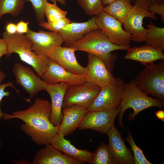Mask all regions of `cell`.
Here are the masks:
<instances>
[{
  "label": "cell",
  "instance_id": "1",
  "mask_svg": "<svg viewBox=\"0 0 164 164\" xmlns=\"http://www.w3.org/2000/svg\"><path fill=\"white\" fill-rule=\"evenodd\" d=\"M51 114V103L37 98L27 109L14 111L12 114L4 113L2 118L5 120L17 118L23 121L21 129L35 143L41 146L50 144L52 138L57 133L59 127L55 126L50 122Z\"/></svg>",
  "mask_w": 164,
  "mask_h": 164
},
{
  "label": "cell",
  "instance_id": "2",
  "mask_svg": "<svg viewBox=\"0 0 164 164\" xmlns=\"http://www.w3.org/2000/svg\"><path fill=\"white\" fill-rule=\"evenodd\" d=\"M67 46L98 56L103 60L111 72L117 58V55L111 52L119 50H127L130 47V45L119 46L113 44L99 29L87 33L81 38Z\"/></svg>",
  "mask_w": 164,
  "mask_h": 164
},
{
  "label": "cell",
  "instance_id": "3",
  "mask_svg": "<svg viewBox=\"0 0 164 164\" xmlns=\"http://www.w3.org/2000/svg\"><path fill=\"white\" fill-rule=\"evenodd\" d=\"M2 38L8 47L6 57L9 58L13 53L17 54L20 60L31 66L41 78L48 67L50 59L47 56L36 54L33 50L32 41L25 35L17 33L9 34L5 32Z\"/></svg>",
  "mask_w": 164,
  "mask_h": 164
},
{
  "label": "cell",
  "instance_id": "4",
  "mask_svg": "<svg viewBox=\"0 0 164 164\" xmlns=\"http://www.w3.org/2000/svg\"><path fill=\"white\" fill-rule=\"evenodd\" d=\"M164 103L156 98L149 97L147 94L140 90L137 87L134 79L125 84L123 99L118 113L119 126L124 128L122 118L125 112L131 108L133 112L129 113L128 119L130 121L140 112L148 108L157 107L162 108Z\"/></svg>",
  "mask_w": 164,
  "mask_h": 164
},
{
  "label": "cell",
  "instance_id": "5",
  "mask_svg": "<svg viewBox=\"0 0 164 164\" xmlns=\"http://www.w3.org/2000/svg\"><path fill=\"white\" fill-rule=\"evenodd\" d=\"M145 66L134 79L136 86L142 92L164 103V62Z\"/></svg>",
  "mask_w": 164,
  "mask_h": 164
},
{
  "label": "cell",
  "instance_id": "6",
  "mask_svg": "<svg viewBox=\"0 0 164 164\" xmlns=\"http://www.w3.org/2000/svg\"><path fill=\"white\" fill-rule=\"evenodd\" d=\"M125 83L120 78L114 77L101 91L89 111L113 110L120 108L124 94Z\"/></svg>",
  "mask_w": 164,
  "mask_h": 164
},
{
  "label": "cell",
  "instance_id": "7",
  "mask_svg": "<svg viewBox=\"0 0 164 164\" xmlns=\"http://www.w3.org/2000/svg\"><path fill=\"white\" fill-rule=\"evenodd\" d=\"M101 90L100 86L90 82L80 85H69L65 94L62 108L77 104L87 109L93 103Z\"/></svg>",
  "mask_w": 164,
  "mask_h": 164
},
{
  "label": "cell",
  "instance_id": "8",
  "mask_svg": "<svg viewBox=\"0 0 164 164\" xmlns=\"http://www.w3.org/2000/svg\"><path fill=\"white\" fill-rule=\"evenodd\" d=\"M96 16L99 28L112 43L119 46L129 45L131 35L122 28V24L104 11Z\"/></svg>",
  "mask_w": 164,
  "mask_h": 164
},
{
  "label": "cell",
  "instance_id": "9",
  "mask_svg": "<svg viewBox=\"0 0 164 164\" xmlns=\"http://www.w3.org/2000/svg\"><path fill=\"white\" fill-rule=\"evenodd\" d=\"M145 17L158 19L149 10L134 4L122 25L124 30L131 35V41L137 43L145 41L147 29L143 26V21Z\"/></svg>",
  "mask_w": 164,
  "mask_h": 164
},
{
  "label": "cell",
  "instance_id": "10",
  "mask_svg": "<svg viewBox=\"0 0 164 164\" xmlns=\"http://www.w3.org/2000/svg\"><path fill=\"white\" fill-rule=\"evenodd\" d=\"M120 108L113 110L89 111L78 128L81 130L91 129L101 134H107L114 125V122Z\"/></svg>",
  "mask_w": 164,
  "mask_h": 164
},
{
  "label": "cell",
  "instance_id": "11",
  "mask_svg": "<svg viewBox=\"0 0 164 164\" xmlns=\"http://www.w3.org/2000/svg\"><path fill=\"white\" fill-rule=\"evenodd\" d=\"M12 70L15 83L23 88L30 98H34L39 91L45 90L48 85L31 68L19 63L15 64Z\"/></svg>",
  "mask_w": 164,
  "mask_h": 164
},
{
  "label": "cell",
  "instance_id": "12",
  "mask_svg": "<svg viewBox=\"0 0 164 164\" xmlns=\"http://www.w3.org/2000/svg\"><path fill=\"white\" fill-rule=\"evenodd\" d=\"M25 35L32 42V49L39 56H47L56 47L61 46L64 40L57 32L42 30L35 32L29 28Z\"/></svg>",
  "mask_w": 164,
  "mask_h": 164
},
{
  "label": "cell",
  "instance_id": "13",
  "mask_svg": "<svg viewBox=\"0 0 164 164\" xmlns=\"http://www.w3.org/2000/svg\"><path fill=\"white\" fill-rule=\"evenodd\" d=\"M88 63L85 67L84 73L86 82L94 83L101 87L109 83L114 77L99 57L88 54Z\"/></svg>",
  "mask_w": 164,
  "mask_h": 164
},
{
  "label": "cell",
  "instance_id": "14",
  "mask_svg": "<svg viewBox=\"0 0 164 164\" xmlns=\"http://www.w3.org/2000/svg\"><path fill=\"white\" fill-rule=\"evenodd\" d=\"M41 78L48 84L64 82L69 85H77L86 82L84 74L77 75L72 73L50 59L48 67Z\"/></svg>",
  "mask_w": 164,
  "mask_h": 164
},
{
  "label": "cell",
  "instance_id": "15",
  "mask_svg": "<svg viewBox=\"0 0 164 164\" xmlns=\"http://www.w3.org/2000/svg\"><path fill=\"white\" fill-rule=\"evenodd\" d=\"M76 50L69 46H58L47 56L67 71L74 74H84L85 67L78 62L75 54Z\"/></svg>",
  "mask_w": 164,
  "mask_h": 164
},
{
  "label": "cell",
  "instance_id": "16",
  "mask_svg": "<svg viewBox=\"0 0 164 164\" xmlns=\"http://www.w3.org/2000/svg\"><path fill=\"white\" fill-rule=\"evenodd\" d=\"M62 108V118L57 133L65 136L73 133L78 127L88 111L87 109L77 104Z\"/></svg>",
  "mask_w": 164,
  "mask_h": 164
},
{
  "label": "cell",
  "instance_id": "17",
  "mask_svg": "<svg viewBox=\"0 0 164 164\" xmlns=\"http://www.w3.org/2000/svg\"><path fill=\"white\" fill-rule=\"evenodd\" d=\"M107 134L109 140L108 145L117 164H134L130 150L114 125Z\"/></svg>",
  "mask_w": 164,
  "mask_h": 164
},
{
  "label": "cell",
  "instance_id": "18",
  "mask_svg": "<svg viewBox=\"0 0 164 164\" xmlns=\"http://www.w3.org/2000/svg\"><path fill=\"white\" fill-rule=\"evenodd\" d=\"M69 85L68 83L64 82L48 84L45 90L51 98V114L50 120L55 126L59 127L61 122L63 102L66 90Z\"/></svg>",
  "mask_w": 164,
  "mask_h": 164
},
{
  "label": "cell",
  "instance_id": "19",
  "mask_svg": "<svg viewBox=\"0 0 164 164\" xmlns=\"http://www.w3.org/2000/svg\"><path fill=\"white\" fill-rule=\"evenodd\" d=\"M99 28L96 22V16L88 21L81 22H71L57 33L64 40V46H67L81 38L87 33Z\"/></svg>",
  "mask_w": 164,
  "mask_h": 164
},
{
  "label": "cell",
  "instance_id": "20",
  "mask_svg": "<svg viewBox=\"0 0 164 164\" xmlns=\"http://www.w3.org/2000/svg\"><path fill=\"white\" fill-rule=\"evenodd\" d=\"M32 164H82L83 162L63 154L51 144L46 145L36 153Z\"/></svg>",
  "mask_w": 164,
  "mask_h": 164
},
{
  "label": "cell",
  "instance_id": "21",
  "mask_svg": "<svg viewBox=\"0 0 164 164\" xmlns=\"http://www.w3.org/2000/svg\"><path fill=\"white\" fill-rule=\"evenodd\" d=\"M162 49L148 45L139 47H130L125 56L126 59L138 62L144 66L155 61L164 60V53Z\"/></svg>",
  "mask_w": 164,
  "mask_h": 164
},
{
  "label": "cell",
  "instance_id": "22",
  "mask_svg": "<svg viewBox=\"0 0 164 164\" xmlns=\"http://www.w3.org/2000/svg\"><path fill=\"white\" fill-rule=\"evenodd\" d=\"M61 134L57 133L52 138L51 145L67 155L84 163L92 164L93 153L86 150L79 149Z\"/></svg>",
  "mask_w": 164,
  "mask_h": 164
},
{
  "label": "cell",
  "instance_id": "23",
  "mask_svg": "<svg viewBox=\"0 0 164 164\" xmlns=\"http://www.w3.org/2000/svg\"><path fill=\"white\" fill-rule=\"evenodd\" d=\"M132 0H116L104 7L103 11L123 24L132 8Z\"/></svg>",
  "mask_w": 164,
  "mask_h": 164
},
{
  "label": "cell",
  "instance_id": "24",
  "mask_svg": "<svg viewBox=\"0 0 164 164\" xmlns=\"http://www.w3.org/2000/svg\"><path fill=\"white\" fill-rule=\"evenodd\" d=\"M145 42L146 44L164 50V28L157 27L150 21L147 26Z\"/></svg>",
  "mask_w": 164,
  "mask_h": 164
},
{
  "label": "cell",
  "instance_id": "25",
  "mask_svg": "<svg viewBox=\"0 0 164 164\" xmlns=\"http://www.w3.org/2000/svg\"><path fill=\"white\" fill-rule=\"evenodd\" d=\"M25 0H0V19L5 14L18 15L23 9Z\"/></svg>",
  "mask_w": 164,
  "mask_h": 164
},
{
  "label": "cell",
  "instance_id": "26",
  "mask_svg": "<svg viewBox=\"0 0 164 164\" xmlns=\"http://www.w3.org/2000/svg\"><path fill=\"white\" fill-rule=\"evenodd\" d=\"M92 164H117L108 145L103 142L93 153Z\"/></svg>",
  "mask_w": 164,
  "mask_h": 164
},
{
  "label": "cell",
  "instance_id": "27",
  "mask_svg": "<svg viewBox=\"0 0 164 164\" xmlns=\"http://www.w3.org/2000/svg\"><path fill=\"white\" fill-rule=\"evenodd\" d=\"M78 4L87 15L93 16L103 11L102 0H77Z\"/></svg>",
  "mask_w": 164,
  "mask_h": 164
},
{
  "label": "cell",
  "instance_id": "28",
  "mask_svg": "<svg viewBox=\"0 0 164 164\" xmlns=\"http://www.w3.org/2000/svg\"><path fill=\"white\" fill-rule=\"evenodd\" d=\"M67 12L60 8L56 2L50 3L48 2L45 9V16L47 22H52L60 20L66 17Z\"/></svg>",
  "mask_w": 164,
  "mask_h": 164
},
{
  "label": "cell",
  "instance_id": "29",
  "mask_svg": "<svg viewBox=\"0 0 164 164\" xmlns=\"http://www.w3.org/2000/svg\"><path fill=\"white\" fill-rule=\"evenodd\" d=\"M128 135L126 140L130 145L134 153L133 159L134 164H152L145 156L143 151L135 144L133 137L130 132L128 131Z\"/></svg>",
  "mask_w": 164,
  "mask_h": 164
},
{
  "label": "cell",
  "instance_id": "30",
  "mask_svg": "<svg viewBox=\"0 0 164 164\" xmlns=\"http://www.w3.org/2000/svg\"><path fill=\"white\" fill-rule=\"evenodd\" d=\"M30 2L35 14L36 21L39 23L45 21V9L47 0H25Z\"/></svg>",
  "mask_w": 164,
  "mask_h": 164
},
{
  "label": "cell",
  "instance_id": "31",
  "mask_svg": "<svg viewBox=\"0 0 164 164\" xmlns=\"http://www.w3.org/2000/svg\"><path fill=\"white\" fill-rule=\"evenodd\" d=\"M72 21L66 17L57 21L52 22H44L39 23V26L43 28L52 32H58L61 29Z\"/></svg>",
  "mask_w": 164,
  "mask_h": 164
},
{
  "label": "cell",
  "instance_id": "32",
  "mask_svg": "<svg viewBox=\"0 0 164 164\" xmlns=\"http://www.w3.org/2000/svg\"><path fill=\"white\" fill-rule=\"evenodd\" d=\"M8 87H11L16 90L18 93L19 92L15 86L14 85L13 82H8L6 83H4L2 84H0V104L2 98L5 97L9 96L10 92L8 91H5V89ZM4 113H2L0 108V121L4 115Z\"/></svg>",
  "mask_w": 164,
  "mask_h": 164
},
{
  "label": "cell",
  "instance_id": "33",
  "mask_svg": "<svg viewBox=\"0 0 164 164\" xmlns=\"http://www.w3.org/2000/svg\"><path fill=\"white\" fill-rule=\"evenodd\" d=\"M149 11L155 14H158L161 16V20L164 21V4H153L149 7Z\"/></svg>",
  "mask_w": 164,
  "mask_h": 164
},
{
  "label": "cell",
  "instance_id": "34",
  "mask_svg": "<svg viewBox=\"0 0 164 164\" xmlns=\"http://www.w3.org/2000/svg\"><path fill=\"white\" fill-rule=\"evenodd\" d=\"M29 22H26L21 20L16 24V33L23 34H26L28 32L29 28Z\"/></svg>",
  "mask_w": 164,
  "mask_h": 164
},
{
  "label": "cell",
  "instance_id": "35",
  "mask_svg": "<svg viewBox=\"0 0 164 164\" xmlns=\"http://www.w3.org/2000/svg\"><path fill=\"white\" fill-rule=\"evenodd\" d=\"M135 4L149 10L150 5L156 3L155 0H133Z\"/></svg>",
  "mask_w": 164,
  "mask_h": 164
},
{
  "label": "cell",
  "instance_id": "36",
  "mask_svg": "<svg viewBox=\"0 0 164 164\" xmlns=\"http://www.w3.org/2000/svg\"><path fill=\"white\" fill-rule=\"evenodd\" d=\"M5 32L9 34H13L16 33V25L15 23L8 22L5 27Z\"/></svg>",
  "mask_w": 164,
  "mask_h": 164
},
{
  "label": "cell",
  "instance_id": "37",
  "mask_svg": "<svg viewBox=\"0 0 164 164\" xmlns=\"http://www.w3.org/2000/svg\"><path fill=\"white\" fill-rule=\"evenodd\" d=\"M7 51L8 47L6 43L2 38H0V58L3 55L5 56Z\"/></svg>",
  "mask_w": 164,
  "mask_h": 164
},
{
  "label": "cell",
  "instance_id": "38",
  "mask_svg": "<svg viewBox=\"0 0 164 164\" xmlns=\"http://www.w3.org/2000/svg\"><path fill=\"white\" fill-rule=\"evenodd\" d=\"M11 162L14 164H31L29 161L26 159L22 158L19 159H13L11 160Z\"/></svg>",
  "mask_w": 164,
  "mask_h": 164
},
{
  "label": "cell",
  "instance_id": "39",
  "mask_svg": "<svg viewBox=\"0 0 164 164\" xmlns=\"http://www.w3.org/2000/svg\"><path fill=\"white\" fill-rule=\"evenodd\" d=\"M156 117L162 121H164V111L162 110H159L155 113Z\"/></svg>",
  "mask_w": 164,
  "mask_h": 164
},
{
  "label": "cell",
  "instance_id": "40",
  "mask_svg": "<svg viewBox=\"0 0 164 164\" xmlns=\"http://www.w3.org/2000/svg\"><path fill=\"white\" fill-rule=\"evenodd\" d=\"M6 77V74L0 70V84H1L2 81L4 80Z\"/></svg>",
  "mask_w": 164,
  "mask_h": 164
},
{
  "label": "cell",
  "instance_id": "41",
  "mask_svg": "<svg viewBox=\"0 0 164 164\" xmlns=\"http://www.w3.org/2000/svg\"><path fill=\"white\" fill-rule=\"evenodd\" d=\"M51 1L53 2H58L60 3L61 4L65 5L67 4L66 0H50Z\"/></svg>",
  "mask_w": 164,
  "mask_h": 164
},
{
  "label": "cell",
  "instance_id": "42",
  "mask_svg": "<svg viewBox=\"0 0 164 164\" xmlns=\"http://www.w3.org/2000/svg\"><path fill=\"white\" fill-rule=\"evenodd\" d=\"M115 0H102V1L103 5H108Z\"/></svg>",
  "mask_w": 164,
  "mask_h": 164
},
{
  "label": "cell",
  "instance_id": "43",
  "mask_svg": "<svg viewBox=\"0 0 164 164\" xmlns=\"http://www.w3.org/2000/svg\"><path fill=\"white\" fill-rule=\"evenodd\" d=\"M155 2L159 4H164V0H155Z\"/></svg>",
  "mask_w": 164,
  "mask_h": 164
},
{
  "label": "cell",
  "instance_id": "44",
  "mask_svg": "<svg viewBox=\"0 0 164 164\" xmlns=\"http://www.w3.org/2000/svg\"><path fill=\"white\" fill-rule=\"evenodd\" d=\"M1 148H2V143H1V141L0 140V150L1 149Z\"/></svg>",
  "mask_w": 164,
  "mask_h": 164
}]
</instances>
